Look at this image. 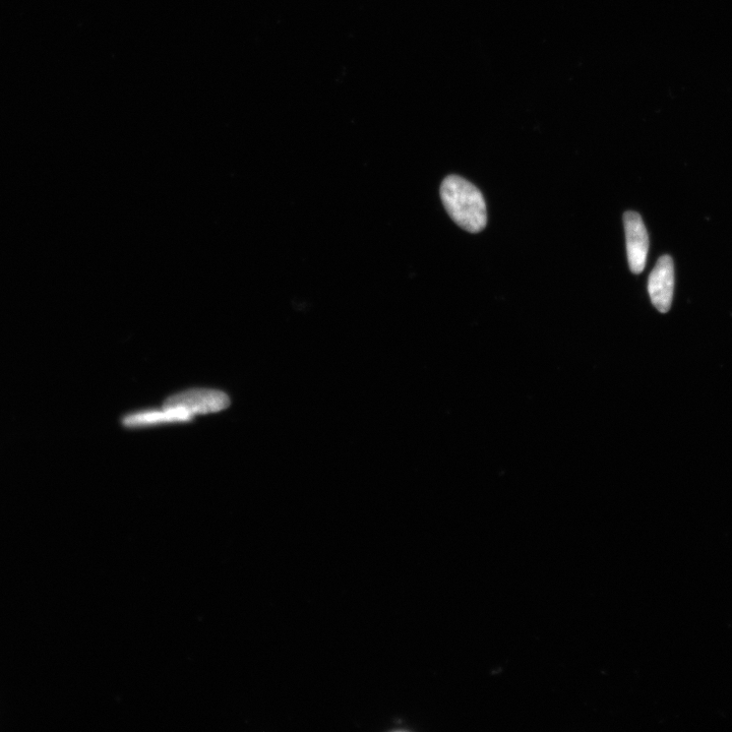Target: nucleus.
<instances>
[{
  "label": "nucleus",
  "instance_id": "nucleus-1",
  "mask_svg": "<svg viewBox=\"0 0 732 732\" xmlns=\"http://www.w3.org/2000/svg\"><path fill=\"white\" fill-rule=\"evenodd\" d=\"M441 198L453 221L470 233L482 231L487 223V210L480 191L458 175L445 178Z\"/></svg>",
  "mask_w": 732,
  "mask_h": 732
},
{
  "label": "nucleus",
  "instance_id": "nucleus-2",
  "mask_svg": "<svg viewBox=\"0 0 732 732\" xmlns=\"http://www.w3.org/2000/svg\"><path fill=\"white\" fill-rule=\"evenodd\" d=\"M230 405L227 394L209 389H194L169 397L163 407L178 409L194 418L195 415L217 413Z\"/></svg>",
  "mask_w": 732,
  "mask_h": 732
},
{
  "label": "nucleus",
  "instance_id": "nucleus-3",
  "mask_svg": "<svg viewBox=\"0 0 732 732\" xmlns=\"http://www.w3.org/2000/svg\"><path fill=\"white\" fill-rule=\"evenodd\" d=\"M648 291L654 307L662 314L667 313L675 291V265L669 256L658 260L649 277Z\"/></svg>",
  "mask_w": 732,
  "mask_h": 732
},
{
  "label": "nucleus",
  "instance_id": "nucleus-4",
  "mask_svg": "<svg viewBox=\"0 0 732 732\" xmlns=\"http://www.w3.org/2000/svg\"><path fill=\"white\" fill-rule=\"evenodd\" d=\"M629 266L632 273L641 274L649 252V235L642 217L636 212L624 215Z\"/></svg>",
  "mask_w": 732,
  "mask_h": 732
},
{
  "label": "nucleus",
  "instance_id": "nucleus-5",
  "mask_svg": "<svg viewBox=\"0 0 732 732\" xmlns=\"http://www.w3.org/2000/svg\"><path fill=\"white\" fill-rule=\"evenodd\" d=\"M193 418L178 409L164 408L162 410H145L132 413L122 422L127 427H145L164 423L190 422Z\"/></svg>",
  "mask_w": 732,
  "mask_h": 732
}]
</instances>
